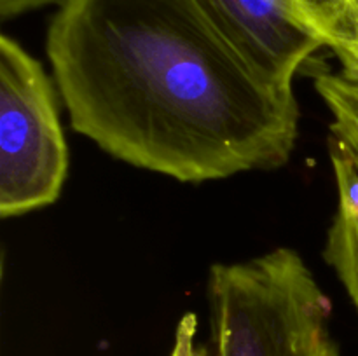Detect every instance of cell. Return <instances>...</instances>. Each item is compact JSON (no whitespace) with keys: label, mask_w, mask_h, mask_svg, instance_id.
I'll list each match as a JSON object with an SVG mask.
<instances>
[{"label":"cell","mask_w":358,"mask_h":356,"mask_svg":"<svg viewBox=\"0 0 358 356\" xmlns=\"http://www.w3.org/2000/svg\"><path fill=\"white\" fill-rule=\"evenodd\" d=\"M45 51L73 131L178 181L276 170L299 136L294 86L262 75L194 0H66Z\"/></svg>","instance_id":"6da1fadb"},{"label":"cell","mask_w":358,"mask_h":356,"mask_svg":"<svg viewBox=\"0 0 358 356\" xmlns=\"http://www.w3.org/2000/svg\"><path fill=\"white\" fill-rule=\"evenodd\" d=\"M213 356H341L331 299L292 248L208 272Z\"/></svg>","instance_id":"7a4b0ae2"},{"label":"cell","mask_w":358,"mask_h":356,"mask_svg":"<svg viewBox=\"0 0 358 356\" xmlns=\"http://www.w3.org/2000/svg\"><path fill=\"white\" fill-rule=\"evenodd\" d=\"M69 175V147L55 84L38 59L0 37V216L58 201Z\"/></svg>","instance_id":"3957f363"},{"label":"cell","mask_w":358,"mask_h":356,"mask_svg":"<svg viewBox=\"0 0 358 356\" xmlns=\"http://www.w3.org/2000/svg\"><path fill=\"white\" fill-rule=\"evenodd\" d=\"M227 40L271 82L294 86L329 38L301 0H194Z\"/></svg>","instance_id":"277c9868"},{"label":"cell","mask_w":358,"mask_h":356,"mask_svg":"<svg viewBox=\"0 0 358 356\" xmlns=\"http://www.w3.org/2000/svg\"><path fill=\"white\" fill-rule=\"evenodd\" d=\"M329 156L338 187V209L327 230L324 258L358 311V163L332 136H329Z\"/></svg>","instance_id":"5b68a950"},{"label":"cell","mask_w":358,"mask_h":356,"mask_svg":"<svg viewBox=\"0 0 358 356\" xmlns=\"http://www.w3.org/2000/svg\"><path fill=\"white\" fill-rule=\"evenodd\" d=\"M315 89L331 112V136L350 150L358 163V84L341 73L320 72Z\"/></svg>","instance_id":"8992f818"},{"label":"cell","mask_w":358,"mask_h":356,"mask_svg":"<svg viewBox=\"0 0 358 356\" xmlns=\"http://www.w3.org/2000/svg\"><path fill=\"white\" fill-rule=\"evenodd\" d=\"M341 65V75L358 84V0H353L345 27L329 47Z\"/></svg>","instance_id":"52a82bcc"},{"label":"cell","mask_w":358,"mask_h":356,"mask_svg":"<svg viewBox=\"0 0 358 356\" xmlns=\"http://www.w3.org/2000/svg\"><path fill=\"white\" fill-rule=\"evenodd\" d=\"M329 38V47L345 27L353 0H301Z\"/></svg>","instance_id":"ba28073f"},{"label":"cell","mask_w":358,"mask_h":356,"mask_svg":"<svg viewBox=\"0 0 358 356\" xmlns=\"http://www.w3.org/2000/svg\"><path fill=\"white\" fill-rule=\"evenodd\" d=\"M170 356H213L208 355V351L199 344L196 314L187 313L178 320Z\"/></svg>","instance_id":"9c48e42d"},{"label":"cell","mask_w":358,"mask_h":356,"mask_svg":"<svg viewBox=\"0 0 358 356\" xmlns=\"http://www.w3.org/2000/svg\"><path fill=\"white\" fill-rule=\"evenodd\" d=\"M66 0H0V17L3 21L13 20L30 10L48 6H63Z\"/></svg>","instance_id":"30bf717a"}]
</instances>
